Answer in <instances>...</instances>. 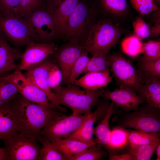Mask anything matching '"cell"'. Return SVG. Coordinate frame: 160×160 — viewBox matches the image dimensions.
<instances>
[{
    "mask_svg": "<svg viewBox=\"0 0 160 160\" xmlns=\"http://www.w3.org/2000/svg\"><path fill=\"white\" fill-rule=\"evenodd\" d=\"M24 19L35 40L42 42H49L58 36L52 15L46 9H38Z\"/></svg>",
    "mask_w": 160,
    "mask_h": 160,
    "instance_id": "cell-11",
    "label": "cell"
},
{
    "mask_svg": "<svg viewBox=\"0 0 160 160\" xmlns=\"http://www.w3.org/2000/svg\"><path fill=\"white\" fill-rule=\"evenodd\" d=\"M26 46L21 56L17 68L19 71H28L33 68L54 54L58 48L56 45L49 42H33Z\"/></svg>",
    "mask_w": 160,
    "mask_h": 160,
    "instance_id": "cell-14",
    "label": "cell"
},
{
    "mask_svg": "<svg viewBox=\"0 0 160 160\" xmlns=\"http://www.w3.org/2000/svg\"><path fill=\"white\" fill-rule=\"evenodd\" d=\"M1 79L3 80V82L0 94V105L11 102L19 93L17 88L13 84Z\"/></svg>",
    "mask_w": 160,
    "mask_h": 160,
    "instance_id": "cell-34",
    "label": "cell"
},
{
    "mask_svg": "<svg viewBox=\"0 0 160 160\" xmlns=\"http://www.w3.org/2000/svg\"><path fill=\"white\" fill-rule=\"evenodd\" d=\"M79 0H65L54 10L52 14L58 36L62 37L68 19Z\"/></svg>",
    "mask_w": 160,
    "mask_h": 160,
    "instance_id": "cell-20",
    "label": "cell"
},
{
    "mask_svg": "<svg viewBox=\"0 0 160 160\" xmlns=\"http://www.w3.org/2000/svg\"><path fill=\"white\" fill-rule=\"evenodd\" d=\"M63 79L62 72L54 61L50 68L49 75V84L52 90H54L61 86Z\"/></svg>",
    "mask_w": 160,
    "mask_h": 160,
    "instance_id": "cell-38",
    "label": "cell"
},
{
    "mask_svg": "<svg viewBox=\"0 0 160 160\" xmlns=\"http://www.w3.org/2000/svg\"><path fill=\"white\" fill-rule=\"evenodd\" d=\"M88 53L84 51L76 61L71 70L66 85L73 84L75 81L84 72L89 57Z\"/></svg>",
    "mask_w": 160,
    "mask_h": 160,
    "instance_id": "cell-30",
    "label": "cell"
},
{
    "mask_svg": "<svg viewBox=\"0 0 160 160\" xmlns=\"http://www.w3.org/2000/svg\"><path fill=\"white\" fill-rule=\"evenodd\" d=\"M52 142L64 156L66 160H71L76 155L92 146L72 139H58Z\"/></svg>",
    "mask_w": 160,
    "mask_h": 160,
    "instance_id": "cell-23",
    "label": "cell"
},
{
    "mask_svg": "<svg viewBox=\"0 0 160 160\" xmlns=\"http://www.w3.org/2000/svg\"><path fill=\"white\" fill-rule=\"evenodd\" d=\"M134 35L141 40L147 38L151 31L146 23L140 18H137L132 24Z\"/></svg>",
    "mask_w": 160,
    "mask_h": 160,
    "instance_id": "cell-39",
    "label": "cell"
},
{
    "mask_svg": "<svg viewBox=\"0 0 160 160\" xmlns=\"http://www.w3.org/2000/svg\"><path fill=\"white\" fill-rule=\"evenodd\" d=\"M96 144L84 149L71 160H97L101 159L105 155V152L101 146Z\"/></svg>",
    "mask_w": 160,
    "mask_h": 160,
    "instance_id": "cell-32",
    "label": "cell"
},
{
    "mask_svg": "<svg viewBox=\"0 0 160 160\" xmlns=\"http://www.w3.org/2000/svg\"><path fill=\"white\" fill-rule=\"evenodd\" d=\"M37 137L19 132L3 140L6 160H39L41 148Z\"/></svg>",
    "mask_w": 160,
    "mask_h": 160,
    "instance_id": "cell-5",
    "label": "cell"
},
{
    "mask_svg": "<svg viewBox=\"0 0 160 160\" xmlns=\"http://www.w3.org/2000/svg\"><path fill=\"white\" fill-rule=\"evenodd\" d=\"M101 2L104 9L112 14H122L127 8L126 0H101Z\"/></svg>",
    "mask_w": 160,
    "mask_h": 160,
    "instance_id": "cell-35",
    "label": "cell"
},
{
    "mask_svg": "<svg viewBox=\"0 0 160 160\" xmlns=\"http://www.w3.org/2000/svg\"><path fill=\"white\" fill-rule=\"evenodd\" d=\"M114 104L112 102L104 118L93 128V135H95L94 140L96 144L108 150L111 131L109 126L110 118L113 114Z\"/></svg>",
    "mask_w": 160,
    "mask_h": 160,
    "instance_id": "cell-21",
    "label": "cell"
},
{
    "mask_svg": "<svg viewBox=\"0 0 160 160\" xmlns=\"http://www.w3.org/2000/svg\"><path fill=\"white\" fill-rule=\"evenodd\" d=\"M0 34L7 41L17 45H27L35 39L25 20L0 13Z\"/></svg>",
    "mask_w": 160,
    "mask_h": 160,
    "instance_id": "cell-8",
    "label": "cell"
},
{
    "mask_svg": "<svg viewBox=\"0 0 160 160\" xmlns=\"http://www.w3.org/2000/svg\"><path fill=\"white\" fill-rule=\"evenodd\" d=\"M133 8L142 15H147L156 11L158 8L154 0H129Z\"/></svg>",
    "mask_w": 160,
    "mask_h": 160,
    "instance_id": "cell-37",
    "label": "cell"
},
{
    "mask_svg": "<svg viewBox=\"0 0 160 160\" xmlns=\"http://www.w3.org/2000/svg\"><path fill=\"white\" fill-rule=\"evenodd\" d=\"M103 91L102 88L81 89L73 84L61 85L52 90L60 105L70 108L73 115H85L90 114L92 108L97 105Z\"/></svg>",
    "mask_w": 160,
    "mask_h": 160,
    "instance_id": "cell-2",
    "label": "cell"
},
{
    "mask_svg": "<svg viewBox=\"0 0 160 160\" xmlns=\"http://www.w3.org/2000/svg\"><path fill=\"white\" fill-rule=\"evenodd\" d=\"M20 0H0V13L19 17Z\"/></svg>",
    "mask_w": 160,
    "mask_h": 160,
    "instance_id": "cell-36",
    "label": "cell"
},
{
    "mask_svg": "<svg viewBox=\"0 0 160 160\" xmlns=\"http://www.w3.org/2000/svg\"><path fill=\"white\" fill-rule=\"evenodd\" d=\"M18 119L19 132L38 137L42 128L61 114L58 110H50L31 102L20 95L11 102Z\"/></svg>",
    "mask_w": 160,
    "mask_h": 160,
    "instance_id": "cell-1",
    "label": "cell"
},
{
    "mask_svg": "<svg viewBox=\"0 0 160 160\" xmlns=\"http://www.w3.org/2000/svg\"><path fill=\"white\" fill-rule=\"evenodd\" d=\"M156 0L157 1V2L158 3H159L160 0Z\"/></svg>",
    "mask_w": 160,
    "mask_h": 160,
    "instance_id": "cell-46",
    "label": "cell"
},
{
    "mask_svg": "<svg viewBox=\"0 0 160 160\" xmlns=\"http://www.w3.org/2000/svg\"><path fill=\"white\" fill-rule=\"evenodd\" d=\"M54 61L48 57L39 64L27 71L25 76L31 82L45 92L49 100L60 112H66V109L59 104L49 84V73Z\"/></svg>",
    "mask_w": 160,
    "mask_h": 160,
    "instance_id": "cell-12",
    "label": "cell"
},
{
    "mask_svg": "<svg viewBox=\"0 0 160 160\" xmlns=\"http://www.w3.org/2000/svg\"><path fill=\"white\" fill-rule=\"evenodd\" d=\"M6 160V153L4 148H0V160Z\"/></svg>",
    "mask_w": 160,
    "mask_h": 160,
    "instance_id": "cell-43",
    "label": "cell"
},
{
    "mask_svg": "<svg viewBox=\"0 0 160 160\" xmlns=\"http://www.w3.org/2000/svg\"><path fill=\"white\" fill-rule=\"evenodd\" d=\"M62 45L53 55L63 75L62 84H66L71 70L76 61L85 51L82 44L75 39Z\"/></svg>",
    "mask_w": 160,
    "mask_h": 160,
    "instance_id": "cell-13",
    "label": "cell"
},
{
    "mask_svg": "<svg viewBox=\"0 0 160 160\" xmlns=\"http://www.w3.org/2000/svg\"><path fill=\"white\" fill-rule=\"evenodd\" d=\"M142 53L149 58H160V42L151 41L143 44Z\"/></svg>",
    "mask_w": 160,
    "mask_h": 160,
    "instance_id": "cell-40",
    "label": "cell"
},
{
    "mask_svg": "<svg viewBox=\"0 0 160 160\" xmlns=\"http://www.w3.org/2000/svg\"><path fill=\"white\" fill-rule=\"evenodd\" d=\"M44 0H20L18 17L24 19L36 10L43 8Z\"/></svg>",
    "mask_w": 160,
    "mask_h": 160,
    "instance_id": "cell-33",
    "label": "cell"
},
{
    "mask_svg": "<svg viewBox=\"0 0 160 160\" xmlns=\"http://www.w3.org/2000/svg\"><path fill=\"white\" fill-rule=\"evenodd\" d=\"M159 109L148 105L137 108L128 114L123 121V126L145 132H158L160 129Z\"/></svg>",
    "mask_w": 160,
    "mask_h": 160,
    "instance_id": "cell-10",
    "label": "cell"
},
{
    "mask_svg": "<svg viewBox=\"0 0 160 160\" xmlns=\"http://www.w3.org/2000/svg\"><path fill=\"white\" fill-rule=\"evenodd\" d=\"M37 138L42 145L39 160H66L64 156L49 139L40 134Z\"/></svg>",
    "mask_w": 160,
    "mask_h": 160,
    "instance_id": "cell-25",
    "label": "cell"
},
{
    "mask_svg": "<svg viewBox=\"0 0 160 160\" xmlns=\"http://www.w3.org/2000/svg\"><path fill=\"white\" fill-rule=\"evenodd\" d=\"M88 115L67 116L62 113L57 116L49 122L41 129L40 134L51 142L60 139H67L77 130Z\"/></svg>",
    "mask_w": 160,
    "mask_h": 160,
    "instance_id": "cell-7",
    "label": "cell"
},
{
    "mask_svg": "<svg viewBox=\"0 0 160 160\" xmlns=\"http://www.w3.org/2000/svg\"><path fill=\"white\" fill-rule=\"evenodd\" d=\"M19 132L18 117L11 102L0 105V139L6 140Z\"/></svg>",
    "mask_w": 160,
    "mask_h": 160,
    "instance_id": "cell-17",
    "label": "cell"
},
{
    "mask_svg": "<svg viewBox=\"0 0 160 160\" xmlns=\"http://www.w3.org/2000/svg\"><path fill=\"white\" fill-rule=\"evenodd\" d=\"M3 81V80L0 79V94L1 92V86L2 84Z\"/></svg>",
    "mask_w": 160,
    "mask_h": 160,
    "instance_id": "cell-45",
    "label": "cell"
},
{
    "mask_svg": "<svg viewBox=\"0 0 160 160\" xmlns=\"http://www.w3.org/2000/svg\"><path fill=\"white\" fill-rule=\"evenodd\" d=\"M112 77L109 71L102 72H89L77 79L73 84L84 89L93 90L106 87L112 81Z\"/></svg>",
    "mask_w": 160,
    "mask_h": 160,
    "instance_id": "cell-18",
    "label": "cell"
},
{
    "mask_svg": "<svg viewBox=\"0 0 160 160\" xmlns=\"http://www.w3.org/2000/svg\"><path fill=\"white\" fill-rule=\"evenodd\" d=\"M107 57L117 84L138 91L143 81L131 62L120 53L108 54Z\"/></svg>",
    "mask_w": 160,
    "mask_h": 160,
    "instance_id": "cell-6",
    "label": "cell"
},
{
    "mask_svg": "<svg viewBox=\"0 0 160 160\" xmlns=\"http://www.w3.org/2000/svg\"><path fill=\"white\" fill-rule=\"evenodd\" d=\"M102 97L111 100L117 106L128 111L135 110L145 101L134 90L123 86H120L119 88L113 91L104 90Z\"/></svg>",
    "mask_w": 160,
    "mask_h": 160,
    "instance_id": "cell-16",
    "label": "cell"
},
{
    "mask_svg": "<svg viewBox=\"0 0 160 160\" xmlns=\"http://www.w3.org/2000/svg\"><path fill=\"white\" fill-rule=\"evenodd\" d=\"M155 151L156 155V160H160V143L158 144L156 148Z\"/></svg>",
    "mask_w": 160,
    "mask_h": 160,
    "instance_id": "cell-44",
    "label": "cell"
},
{
    "mask_svg": "<svg viewBox=\"0 0 160 160\" xmlns=\"http://www.w3.org/2000/svg\"><path fill=\"white\" fill-rule=\"evenodd\" d=\"M141 40L134 35L125 38L121 42L123 52L132 57H135L142 53L143 44Z\"/></svg>",
    "mask_w": 160,
    "mask_h": 160,
    "instance_id": "cell-28",
    "label": "cell"
},
{
    "mask_svg": "<svg viewBox=\"0 0 160 160\" xmlns=\"http://www.w3.org/2000/svg\"><path fill=\"white\" fill-rule=\"evenodd\" d=\"M160 142L153 143L130 147L129 154L134 160H150L155 152Z\"/></svg>",
    "mask_w": 160,
    "mask_h": 160,
    "instance_id": "cell-26",
    "label": "cell"
},
{
    "mask_svg": "<svg viewBox=\"0 0 160 160\" xmlns=\"http://www.w3.org/2000/svg\"><path fill=\"white\" fill-rule=\"evenodd\" d=\"M119 28L105 19L97 21L82 44L85 50L92 56L97 53L108 55L121 36Z\"/></svg>",
    "mask_w": 160,
    "mask_h": 160,
    "instance_id": "cell-3",
    "label": "cell"
},
{
    "mask_svg": "<svg viewBox=\"0 0 160 160\" xmlns=\"http://www.w3.org/2000/svg\"><path fill=\"white\" fill-rule=\"evenodd\" d=\"M109 159L110 160H132V159L129 154H122L116 155L110 154Z\"/></svg>",
    "mask_w": 160,
    "mask_h": 160,
    "instance_id": "cell-42",
    "label": "cell"
},
{
    "mask_svg": "<svg viewBox=\"0 0 160 160\" xmlns=\"http://www.w3.org/2000/svg\"><path fill=\"white\" fill-rule=\"evenodd\" d=\"M65 0H46V9L52 14L54 10Z\"/></svg>",
    "mask_w": 160,
    "mask_h": 160,
    "instance_id": "cell-41",
    "label": "cell"
},
{
    "mask_svg": "<svg viewBox=\"0 0 160 160\" xmlns=\"http://www.w3.org/2000/svg\"><path fill=\"white\" fill-rule=\"evenodd\" d=\"M141 67L144 72L153 78L160 77V58H151L143 56L140 59Z\"/></svg>",
    "mask_w": 160,
    "mask_h": 160,
    "instance_id": "cell-31",
    "label": "cell"
},
{
    "mask_svg": "<svg viewBox=\"0 0 160 160\" xmlns=\"http://www.w3.org/2000/svg\"><path fill=\"white\" fill-rule=\"evenodd\" d=\"M107 55L105 54L97 53L92 56L89 58L84 73L110 71Z\"/></svg>",
    "mask_w": 160,
    "mask_h": 160,
    "instance_id": "cell-27",
    "label": "cell"
},
{
    "mask_svg": "<svg viewBox=\"0 0 160 160\" xmlns=\"http://www.w3.org/2000/svg\"><path fill=\"white\" fill-rule=\"evenodd\" d=\"M138 91L149 106L160 108V82L159 79L152 78L142 84Z\"/></svg>",
    "mask_w": 160,
    "mask_h": 160,
    "instance_id": "cell-22",
    "label": "cell"
},
{
    "mask_svg": "<svg viewBox=\"0 0 160 160\" xmlns=\"http://www.w3.org/2000/svg\"><path fill=\"white\" fill-rule=\"evenodd\" d=\"M129 143L126 129L120 128L111 131L108 151L118 150L123 148Z\"/></svg>",
    "mask_w": 160,
    "mask_h": 160,
    "instance_id": "cell-29",
    "label": "cell"
},
{
    "mask_svg": "<svg viewBox=\"0 0 160 160\" xmlns=\"http://www.w3.org/2000/svg\"><path fill=\"white\" fill-rule=\"evenodd\" d=\"M21 54L17 49L11 47L0 34V74L17 68L16 62L20 58Z\"/></svg>",
    "mask_w": 160,
    "mask_h": 160,
    "instance_id": "cell-19",
    "label": "cell"
},
{
    "mask_svg": "<svg viewBox=\"0 0 160 160\" xmlns=\"http://www.w3.org/2000/svg\"><path fill=\"white\" fill-rule=\"evenodd\" d=\"M126 130L130 147L160 142L158 132H148L138 130Z\"/></svg>",
    "mask_w": 160,
    "mask_h": 160,
    "instance_id": "cell-24",
    "label": "cell"
},
{
    "mask_svg": "<svg viewBox=\"0 0 160 160\" xmlns=\"http://www.w3.org/2000/svg\"><path fill=\"white\" fill-rule=\"evenodd\" d=\"M96 12L80 0L68 19L62 37L69 40L75 39L83 44L96 23Z\"/></svg>",
    "mask_w": 160,
    "mask_h": 160,
    "instance_id": "cell-4",
    "label": "cell"
},
{
    "mask_svg": "<svg viewBox=\"0 0 160 160\" xmlns=\"http://www.w3.org/2000/svg\"><path fill=\"white\" fill-rule=\"evenodd\" d=\"M13 84L18 93L25 99L50 110L58 109L49 100L45 92L31 82L20 71L8 76L0 77Z\"/></svg>",
    "mask_w": 160,
    "mask_h": 160,
    "instance_id": "cell-9",
    "label": "cell"
},
{
    "mask_svg": "<svg viewBox=\"0 0 160 160\" xmlns=\"http://www.w3.org/2000/svg\"><path fill=\"white\" fill-rule=\"evenodd\" d=\"M110 104L106 100L99 101L96 110L88 115L79 128L67 139H75L92 145L96 144L93 138V126L104 118Z\"/></svg>",
    "mask_w": 160,
    "mask_h": 160,
    "instance_id": "cell-15",
    "label": "cell"
}]
</instances>
